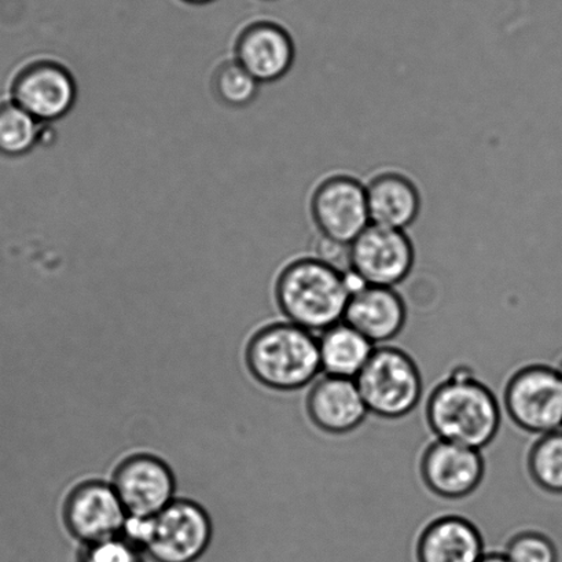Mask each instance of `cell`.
Listing matches in <instances>:
<instances>
[{
  "label": "cell",
  "mask_w": 562,
  "mask_h": 562,
  "mask_svg": "<svg viewBox=\"0 0 562 562\" xmlns=\"http://www.w3.org/2000/svg\"><path fill=\"white\" fill-rule=\"evenodd\" d=\"M425 418L436 439L483 451L499 434L502 408L473 369L458 364L430 391Z\"/></svg>",
  "instance_id": "obj_1"
},
{
  "label": "cell",
  "mask_w": 562,
  "mask_h": 562,
  "mask_svg": "<svg viewBox=\"0 0 562 562\" xmlns=\"http://www.w3.org/2000/svg\"><path fill=\"white\" fill-rule=\"evenodd\" d=\"M276 297L289 322L318 336L342 322L351 294L346 285V272L307 258L293 261L282 270Z\"/></svg>",
  "instance_id": "obj_2"
},
{
  "label": "cell",
  "mask_w": 562,
  "mask_h": 562,
  "mask_svg": "<svg viewBox=\"0 0 562 562\" xmlns=\"http://www.w3.org/2000/svg\"><path fill=\"white\" fill-rule=\"evenodd\" d=\"M247 363L254 378L271 390H303L322 375L318 336L292 322H277L249 341Z\"/></svg>",
  "instance_id": "obj_3"
},
{
  "label": "cell",
  "mask_w": 562,
  "mask_h": 562,
  "mask_svg": "<svg viewBox=\"0 0 562 562\" xmlns=\"http://www.w3.org/2000/svg\"><path fill=\"white\" fill-rule=\"evenodd\" d=\"M357 384L369 413L390 422L411 416L424 395L416 360L405 349L390 344L375 347Z\"/></svg>",
  "instance_id": "obj_4"
},
{
  "label": "cell",
  "mask_w": 562,
  "mask_h": 562,
  "mask_svg": "<svg viewBox=\"0 0 562 562\" xmlns=\"http://www.w3.org/2000/svg\"><path fill=\"white\" fill-rule=\"evenodd\" d=\"M504 406L507 417L524 432L542 436L562 430L559 370L542 363L522 366L507 380Z\"/></svg>",
  "instance_id": "obj_5"
},
{
  "label": "cell",
  "mask_w": 562,
  "mask_h": 562,
  "mask_svg": "<svg viewBox=\"0 0 562 562\" xmlns=\"http://www.w3.org/2000/svg\"><path fill=\"white\" fill-rule=\"evenodd\" d=\"M311 215L322 237L351 245L371 225L366 186L347 175L326 178L311 199Z\"/></svg>",
  "instance_id": "obj_6"
},
{
  "label": "cell",
  "mask_w": 562,
  "mask_h": 562,
  "mask_svg": "<svg viewBox=\"0 0 562 562\" xmlns=\"http://www.w3.org/2000/svg\"><path fill=\"white\" fill-rule=\"evenodd\" d=\"M212 524L200 505L175 499L153 518L147 553L157 562H194L211 542Z\"/></svg>",
  "instance_id": "obj_7"
},
{
  "label": "cell",
  "mask_w": 562,
  "mask_h": 562,
  "mask_svg": "<svg viewBox=\"0 0 562 562\" xmlns=\"http://www.w3.org/2000/svg\"><path fill=\"white\" fill-rule=\"evenodd\" d=\"M414 247L407 234L370 225L351 244V271L370 286L395 288L414 266Z\"/></svg>",
  "instance_id": "obj_8"
},
{
  "label": "cell",
  "mask_w": 562,
  "mask_h": 562,
  "mask_svg": "<svg viewBox=\"0 0 562 562\" xmlns=\"http://www.w3.org/2000/svg\"><path fill=\"white\" fill-rule=\"evenodd\" d=\"M419 474L430 493L447 501L473 495L485 476L483 452L472 447L435 439L419 458Z\"/></svg>",
  "instance_id": "obj_9"
},
{
  "label": "cell",
  "mask_w": 562,
  "mask_h": 562,
  "mask_svg": "<svg viewBox=\"0 0 562 562\" xmlns=\"http://www.w3.org/2000/svg\"><path fill=\"white\" fill-rule=\"evenodd\" d=\"M76 94L72 74L52 59L25 65L12 83V101L42 124L68 114L75 105Z\"/></svg>",
  "instance_id": "obj_10"
},
{
  "label": "cell",
  "mask_w": 562,
  "mask_h": 562,
  "mask_svg": "<svg viewBox=\"0 0 562 562\" xmlns=\"http://www.w3.org/2000/svg\"><path fill=\"white\" fill-rule=\"evenodd\" d=\"M127 516L113 484L100 480L79 484L65 501V524L86 544L120 537Z\"/></svg>",
  "instance_id": "obj_11"
},
{
  "label": "cell",
  "mask_w": 562,
  "mask_h": 562,
  "mask_svg": "<svg viewBox=\"0 0 562 562\" xmlns=\"http://www.w3.org/2000/svg\"><path fill=\"white\" fill-rule=\"evenodd\" d=\"M113 487L130 516L155 517L175 501L171 469L150 454H135L120 463Z\"/></svg>",
  "instance_id": "obj_12"
},
{
  "label": "cell",
  "mask_w": 562,
  "mask_h": 562,
  "mask_svg": "<svg viewBox=\"0 0 562 562\" xmlns=\"http://www.w3.org/2000/svg\"><path fill=\"white\" fill-rule=\"evenodd\" d=\"M305 407L314 427L331 436L355 432L370 414L357 380L326 374H322L311 385Z\"/></svg>",
  "instance_id": "obj_13"
},
{
  "label": "cell",
  "mask_w": 562,
  "mask_h": 562,
  "mask_svg": "<svg viewBox=\"0 0 562 562\" xmlns=\"http://www.w3.org/2000/svg\"><path fill=\"white\" fill-rule=\"evenodd\" d=\"M236 61L259 83L283 78L294 63V45L289 32L274 21H255L239 32Z\"/></svg>",
  "instance_id": "obj_14"
},
{
  "label": "cell",
  "mask_w": 562,
  "mask_h": 562,
  "mask_svg": "<svg viewBox=\"0 0 562 562\" xmlns=\"http://www.w3.org/2000/svg\"><path fill=\"white\" fill-rule=\"evenodd\" d=\"M342 321L375 347L386 346L405 329L407 307L394 288L368 285L349 297Z\"/></svg>",
  "instance_id": "obj_15"
},
{
  "label": "cell",
  "mask_w": 562,
  "mask_h": 562,
  "mask_svg": "<svg viewBox=\"0 0 562 562\" xmlns=\"http://www.w3.org/2000/svg\"><path fill=\"white\" fill-rule=\"evenodd\" d=\"M484 554L476 524L458 515L434 518L419 532L416 544L417 562H479Z\"/></svg>",
  "instance_id": "obj_16"
},
{
  "label": "cell",
  "mask_w": 562,
  "mask_h": 562,
  "mask_svg": "<svg viewBox=\"0 0 562 562\" xmlns=\"http://www.w3.org/2000/svg\"><path fill=\"white\" fill-rule=\"evenodd\" d=\"M370 223L374 226L405 232L416 222L422 210L417 186L405 175L384 172L366 186Z\"/></svg>",
  "instance_id": "obj_17"
},
{
  "label": "cell",
  "mask_w": 562,
  "mask_h": 562,
  "mask_svg": "<svg viewBox=\"0 0 562 562\" xmlns=\"http://www.w3.org/2000/svg\"><path fill=\"white\" fill-rule=\"evenodd\" d=\"M322 374L357 380L375 346L362 333L340 322L318 335Z\"/></svg>",
  "instance_id": "obj_18"
},
{
  "label": "cell",
  "mask_w": 562,
  "mask_h": 562,
  "mask_svg": "<svg viewBox=\"0 0 562 562\" xmlns=\"http://www.w3.org/2000/svg\"><path fill=\"white\" fill-rule=\"evenodd\" d=\"M41 138V122L12 100L0 102V156L29 155Z\"/></svg>",
  "instance_id": "obj_19"
},
{
  "label": "cell",
  "mask_w": 562,
  "mask_h": 562,
  "mask_svg": "<svg viewBox=\"0 0 562 562\" xmlns=\"http://www.w3.org/2000/svg\"><path fill=\"white\" fill-rule=\"evenodd\" d=\"M527 468L539 490L562 495V430L539 436L529 449Z\"/></svg>",
  "instance_id": "obj_20"
},
{
  "label": "cell",
  "mask_w": 562,
  "mask_h": 562,
  "mask_svg": "<svg viewBox=\"0 0 562 562\" xmlns=\"http://www.w3.org/2000/svg\"><path fill=\"white\" fill-rule=\"evenodd\" d=\"M259 85V81L236 59L220 65L212 78V90L217 100L231 108L249 105L258 95Z\"/></svg>",
  "instance_id": "obj_21"
},
{
  "label": "cell",
  "mask_w": 562,
  "mask_h": 562,
  "mask_svg": "<svg viewBox=\"0 0 562 562\" xmlns=\"http://www.w3.org/2000/svg\"><path fill=\"white\" fill-rule=\"evenodd\" d=\"M504 553L510 562H559L560 555L553 539L548 535L524 529L513 535Z\"/></svg>",
  "instance_id": "obj_22"
},
{
  "label": "cell",
  "mask_w": 562,
  "mask_h": 562,
  "mask_svg": "<svg viewBox=\"0 0 562 562\" xmlns=\"http://www.w3.org/2000/svg\"><path fill=\"white\" fill-rule=\"evenodd\" d=\"M80 562H142L140 550L122 537L86 544Z\"/></svg>",
  "instance_id": "obj_23"
},
{
  "label": "cell",
  "mask_w": 562,
  "mask_h": 562,
  "mask_svg": "<svg viewBox=\"0 0 562 562\" xmlns=\"http://www.w3.org/2000/svg\"><path fill=\"white\" fill-rule=\"evenodd\" d=\"M315 258L324 261V263L335 267L342 272L351 270L349 263V254H351V245L331 241V239L322 237L316 243Z\"/></svg>",
  "instance_id": "obj_24"
},
{
  "label": "cell",
  "mask_w": 562,
  "mask_h": 562,
  "mask_svg": "<svg viewBox=\"0 0 562 562\" xmlns=\"http://www.w3.org/2000/svg\"><path fill=\"white\" fill-rule=\"evenodd\" d=\"M153 518L142 516H127L120 537L135 546L136 549L146 550L153 533Z\"/></svg>",
  "instance_id": "obj_25"
},
{
  "label": "cell",
  "mask_w": 562,
  "mask_h": 562,
  "mask_svg": "<svg viewBox=\"0 0 562 562\" xmlns=\"http://www.w3.org/2000/svg\"><path fill=\"white\" fill-rule=\"evenodd\" d=\"M479 562H510V560L507 559L504 551H502V553H499V551H490V553L485 551V554Z\"/></svg>",
  "instance_id": "obj_26"
},
{
  "label": "cell",
  "mask_w": 562,
  "mask_h": 562,
  "mask_svg": "<svg viewBox=\"0 0 562 562\" xmlns=\"http://www.w3.org/2000/svg\"><path fill=\"white\" fill-rule=\"evenodd\" d=\"M180 2L192 4V7H205V4L214 3L216 0H180Z\"/></svg>",
  "instance_id": "obj_27"
},
{
  "label": "cell",
  "mask_w": 562,
  "mask_h": 562,
  "mask_svg": "<svg viewBox=\"0 0 562 562\" xmlns=\"http://www.w3.org/2000/svg\"><path fill=\"white\" fill-rule=\"evenodd\" d=\"M555 369L559 370V373H560L561 379H562V359L560 360V363H559V366H557Z\"/></svg>",
  "instance_id": "obj_28"
}]
</instances>
